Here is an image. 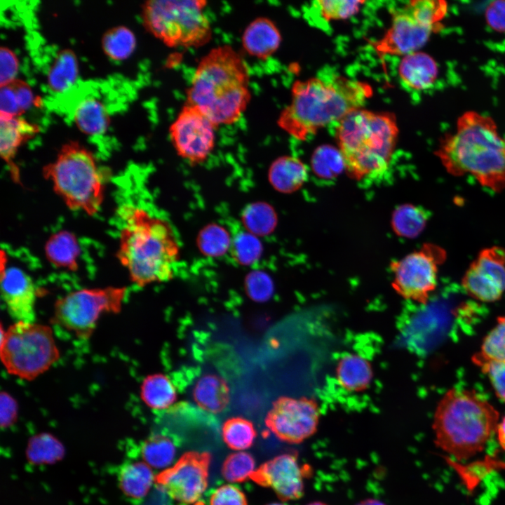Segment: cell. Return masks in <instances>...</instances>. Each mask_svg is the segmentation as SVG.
Masks as SVG:
<instances>
[{"mask_svg":"<svg viewBox=\"0 0 505 505\" xmlns=\"http://www.w3.org/2000/svg\"><path fill=\"white\" fill-rule=\"evenodd\" d=\"M117 258L130 281L143 287L173 278L180 263L179 236L170 222L148 203L128 201L117 211Z\"/></svg>","mask_w":505,"mask_h":505,"instance_id":"1","label":"cell"},{"mask_svg":"<svg viewBox=\"0 0 505 505\" xmlns=\"http://www.w3.org/2000/svg\"><path fill=\"white\" fill-rule=\"evenodd\" d=\"M434 154L448 174L469 175L494 192L505 190V137L490 116L473 110L462 114L455 131L443 134Z\"/></svg>","mask_w":505,"mask_h":505,"instance_id":"2","label":"cell"},{"mask_svg":"<svg viewBox=\"0 0 505 505\" xmlns=\"http://www.w3.org/2000/svg\"><path fill=\"white\" fill-rule=\"evenodd\" d=\"M372 94L368 83L339 75L297 80L277 124L294 138L304 141L319 129L361 108Z\"/></svg>","mask_w":505,"mask_h":505,"instance_id":"3","label":"cell"},{"mask_svg":"<svg viewBox=\"0 0 505 505\" xmlns=\"http://www.w3.org/2000/svg\"><path fill=\"white\" fill-rule=\"evenodd\" d=\"M186 93L216 126L235 123L251 99L248 67L231 46L215 47L198 62Z\"/></svg>","mask_w":505,"mask_h":505,"instance_id":"4","label":"cell"},{"mask_svg":"<svg viewBox=\"0 0 505 505\" xmlns=\"http://www.w3.org/2000/svg\"><path fill=\"white\" fill-rule=\"evenodd\" d=\"M399 129L392 112L358 108L338 122L335 137L349 175L359 182L381 179L389 169Z\"/></svg>","mask_w":505,"mask_h":505,"instance_id":"5","label":"cell"},{"mask_svg":"<svg viewBox=\"0 0 505 505\" xmlns=\"http://www.w3.org/2000/svg\"><path fill=\"white\" fill-rule=\"evenodd\" d=\"M499 412L469 390L451 389L438 402L432 428L436 445L457 460L483 451L499 424Z\"/></svg>","mask_w":505,"mask_h":505,"instance_id":"6","label":"cell"},{"mask_svg":"<svg viewBox=\"0 0 505 505\" xmlns=\"http://www.w3.org/2000/svg\"><path fill=\"white\" fill-rule=\"evenodd\" d=\"M46 180L72 210L89 216L100 209L105 197V177L93 154L77 141L64 144L55 159L43 168Z\"/></svg>","mask_w":505,"mask_h":505,"instance_id":"7","label":"cell"},{"mask_svg":"<svg viewBox=\"0 0 505 505\" xmlns=\"http://www.w3.org/2000/svg\"><path fill=\"white\" fill-rule=\"evenodd\" d=\"M204 0H149L141 6L144 28L173 48H198L212 37Z\"/></svg>","mask_w":505,"mask_h":505,"instance_id":"8","label":"cell"},{"mask_svg":"<svg viewBox=\"0 0 505 505\" xmlns=\"http://www.w3.org/2000/svg\"><path fill=\"white\" fill-rule=\"evenodd\" d=\"M0 351L7 372L27 380L48 370L60 357L52 329L35 322L18 321L1 330Z\"/></svg>","mask_w":505,"mask_h":505,"instance_id":"9","label":"cell"},{"mask_svg":"<svg viewBox=\"0 0 505 505\" xmlns=\"http://www.w3.org/2000/svg\"><path fill=\"white\" fill-rule=\"evenodd\" d=\"M127 289L125 287L83 288L58 299L53 323L82 339L89 338L104 313H119Z\"/></svg>","mask_w":505,"mask_h":505,"instance_id":"10","label":"cell"},{"mask_svg":"<svg viewBox=\"0 0 505 505\" xmlns=\"http://www.w3.org/2000/svg\"><path fill=\"white\" fill-rule=\"evenodd\" d=\"M447 259L445 250L434 243H424L419 250L393 261L391 286L403 298L426 304L436 289L439 267Z\"/></svg>","mask_w":505,"mask_h":505,"instance_id":"11","label":"cell"},{"mask_svg":"<svg viewBox=\"0 0 505 505\" xmlns=\"http://www.w3.org/2000/svg\"><path fill=\"white\" fill-rule=\"evenodd\" d=\"M320 409L309 398L281 396L273 403L265 418V424L279 440L299 444L317 431Z\"/></svg>","mask_w":505,"mask_h":505,"instance_id":"12","label":"cell"},{"mask_svg":"<svg viewBox=\"0 0 505 505\" xmlns=\"http://www.w3.org/2000/svg\"><path fill=\"white\" fill-rule=\"evenodd\" d=\"M217 127L198 108L185 102L169 127V136L181 158L198 163L213 151Z\"/></svg>","mask_w":505,"mask_h":505,"instance_id":"13","label":"cell"},{"mask_svg":"<svg viewBox=\"0 0 505 505\" xmlns=\"http://www.w3.org/2000/svg\"><path fill=\"white\" fill-rule=\"evenodd\" d=\"M211 456L208 452H188L155 478L173 499L184 504L196 501L208 485Z\"/></svg>","mask_w":505,"mask_h":505,"instance_id":"14","label":"cell"},{"mask_svg":"<svg viewBox=\"0 0 505 505\" xmlns=\"http://www.w3.org/2000/svg\"><path fill=\"white\" fill-rule=\"evenodd\" d=\"M468 295L483 302L499 299L505 292V248L491 246L482 249L462 278Z\"/></svg>","mask_w":505,"mask_h":505,"instance_id":"15","label":"cell"},{"mask_svg":"<svg viewBox=\"0 0 505 505\" xmlns=\"http://www.w3.org/2000/svg\"><path fill=\"white\" fill-rule=\"evenodd\" d=\"M307 471L296 454L285 453L264 462L251 478L260 485L272 488L283 501L295 500L304 494Z\"/></svg>","mask_w":505,"mask_h":505,"instance_id":"16","label":"cell"},{"mask_svg":"<svg viewBox=\"0 0 505 505\" xmlns=\"http://www.w3.org/2000/svg\"><path fill=\"white\" fill-rule=\"evenodd\" d=\"M435 33L418 20L406 5L393 13L390 27L383 36L372 43L379 55H406L418 51Z\"/></svg>","mask_w":505,"mask_h":505,"instance_id":"17","label":"cell"},{"mask_svg":"<svg viewBox=\"0 0 505 505\" xmlns=\"http://www.w3.org/2000/svg\"><path fill=\"white\" fill-rule=\"evenodd\" d=\"M0 260L1 297L9 314L17 322H34L36 291L32 278L21 267L10 265L3 250Z\"/></svg>","mask_w":505,"mask_h":505,"instance_id":"18","label":"cell"},{"mask_svg":"<svg viewBox=\"0 0 505 505\" xmlns=\"http://www.w3.org/2000/svg\"><path fill=\"white\" fill-rule=\"evenodd\" d=\"M39 132V127L20 116L0 115V154L13 181L20 182L14 159L19 148Z\"/></svg>","mask_w":505,"mask_h":505,"instance_id":"19","label":"cell"},{"mask_svg":"<svg viewBox=\"0 0 505 505\" xmlns=\"http://www.w3.org/2000/svg\"><path fill=\"white\" fill-rule=\"evenodd\" d=\"M281 34L276 24L269 18L259 17L245 29L241 42L245 51L250 56L267 60L278 49Z\"/></svg>","mask_w":505,"mask_h":505,"instance_id":"20","label":"cell"},{"mask_svg":"<svg viewBox=\"0 0 505 505\" xmlns=\"http://www.w3.org/2000/svg\"><path fill=\"white\" fill-rule=\"evenodd\" d=\"M398 70L402 82L415 90L431 88L438 75L436 61L430 55L419 50L403 56Z\"/></svg>","mask_w":505,"mask_h":505,"instance_id":"21","label":"cell"},{"mask_svg":"<svg viewBox=\"0 0 505 505\" xmlns=\"http://www.w3.org/2000/svg\"><path fill=\"white\" fill-rule=\"evenodd\" d=\"M196 404L213 414L222 412L230 401V389L226 380L215 372H204L196 380L191 391Z\"/></svg>","mask_w":505,"mask_h":505,"instance_id":"22","label":"cell"},{"mask_svg":"<svg viewBox=\"0 0 505 505\" xmlns=\"http://www.w3.org/2000/svg\"><path fill=\"white\" fill-rule=\"evenodd\" d=\"M72 119L77 128L90 137L104 135L110 125L107 105L93 95L86 96L76 104Z\"/></svg>","mask_w":505,"mask_h":505,"instance_id":"23","label":"cell"},{"mask_svg":"<svg viewBox=\"0 0 505 505\" xmlns=\"http://www.w3.org/2000/svg\"><path fill=\"white\" fill-rule=\"evenodd\" d=\"M119 486L133 503H140L147 495L154 480L150 466L143 462L127 460L117 471Z\"/></svg>","mask_w":505,"mask_h":505,"instance_id":"24","label":"cell"},{"mask_svg":"<svg viewBox=\"0 0 505 505\" xmlns=\"http://www.w3.org/2000/svg\"><path fill=\"white\" fill-rule=\"evenodd\" d=\"M81 248L76 236L70 231H58L48 238L45 255L55 267L75 271L79 269Z\"/></svg>","mask_w":505,"mask_h":505,"instance_id":"25","label":"cell"},{"mask_svg":"<svg viewBox=\"0 0 505 505\" xmlns=\"http://www.w3.org/2000/svg\"><path fill=\"white\" fill-rule=\"evenodd\" d=\"M373 370L370 363L357 354H345L337 363L336 378L345 390L361 392L370 384Z\"/></svg>","mask_w":505,"mask_h":505,"instance_id":"26","label":"cell"},{"mask_svg":"<svg viewBox=\"0 0 505 505\" xmlns=\"http://www.w3.org/2000/svg\"><path fill=\"white\" fill-rule=\"evenodd\" d=\"M79 62L70 48L59 50L46 74L47 86L53 93L62 94L70 90L79 78Z\"/></svg>","mask_w":505,"mask_h":505,"instance_id":"27","label":"cell"},{"mask_svg":"<svg viewBox=\"0 0 505 505\" xmlns=\"http://www.w3.org/2000/svg\"><path fill=\"white\" fill-rule=\"evenodd\" d=\"M269 174L275 188L287 193L299 189L308 177L306 166L298 158L291 156L277 159L272 163Z\"/></svg>","mask_w":505,"mask_h":505,"instance_id":"28","label":"cell"},{"mask_svg":"<svg viewBox=\"0 0 505 505\" xmlns=\"http://www.w3.org/2000/svg\"><path fill=\"white\" fill-rule=\"evenodd\" d=\"M144 403L155 411L170 408L177 399V391L171 379L166 375L156 373L147 376L140 386Z\"/></svg>","mask_w":505,"mask_h":505,"instance_id":"29","label":"cell"},{"mask_svg":"<svg viewBox=\"0 0 505 505\" xmlns=\"http://www.w3.org/2000/svg\"><path fill=\"white\" fill-rule=\"evenodd\" d=\"M35 101L32 88L22 80L16 79L0 86V115L20 116Z\"/></svg>","mask_w":505,"mask_h":505,"instance_id":"30","label":"cell"},{"mask_svg":"<svg viewBox=\"0 0 505 505\" xmlns=\"http://www.w3.org/2000/svg\"><path fill=\"white\" fill-rule=\"evenodd\" d=\"M429 219V213L426 210L421 206L405 203L393 211L391 226L398 236L412 238L424 231Z\"/></svg>","mask_w":505,"mask_h":505,"instance_id":"31","label":"cell"},{"mask_svg":"<svg viewBox=\"0 0 505 505\" xmlns=\"http://www.w3.org/2000/svg\"><path fill=\"white\" fill-rule=\"evenodd\" d=\"M140 453L144 462L155 469L170 466L176 454L174 440L164 433L152 434L141 445Z\"/></svg>","mask_w":505,"mask_h":505,"instance_id":"32","label":"cell"},{"mask_svg":"<svg viewBox=\"0 0 505 505\" xmlns=\"http://www.w3.org/2000/svg\"><path fill=\"white\" fill-rule=\"evenodd\" d=\"M136 45L135 34L123 25L108 29L101 39L103 52L114 61H123L128 58L135 51Z\"/></svg>","mask_w":505,"mask_h":505,"instance_id":"33","label":"cell"},{"mask_svg":"<svg viewBox=\"0 0 505 505\" xmlns=\"http://www.w3.org/2000/svg\"><path fill=\"white\" fill-rule=\"evenodd\" d=\"M472 361L478 367L490 361H505V316L497 318L496 325L483 339Z\"/></svg>","mask_w":505,"mask_h":505,"instance_id":"34","label":"cell"},{"mask_svg":"<svg viewBox=\"0 0 505 505\" xmlns=\"http://www.w3.org/2000/svg\"><path fill=\"white\" fill-rule=\"evenodd\" d=\"M311 165L314 173L326 180L336 178L345 169L339 149L331 145L317 147L312 154Z\"/></svg>","mask_w":505,"mask_h":505,"instance_id":"35","label":"cell"},{"mask_svg":"<svg viewBox=\"0 0 505 505\" xmlns=\"http://www.w3.org/2000/svg\"><path fill=\"white\" fill-rule=\"evenodd\" d=\"M224 443L231 449L243 450L251 447L257 432L253 424L241 417H234L227 419L222 427Z\"/></svg>","mask_w":505,"mask_h":505,"instance_id":"36","label":"cell"},{"mask_svg":"<svg viewBox=\"0 0 505 505\" xmlns=\"http://www.w3.org/2000/svg\"><path fill=\"white\" fill-rule=\"evenodd\" d=\"M406 6L418 20L431 27L435 33L443 29L441 22L447 14L448 8L445 1L412 0Z\"/></svg>","mask_w":505,"mask_h":505,"instance_id":"37","label":"cell"},{"mask_svg":"<svg viewBox=\"0 0 505 505\" xmlns=\"http://www.w3.org/2000/svg\"><path fill=\"white\" fill-rule=\"evenodd\" d=\"M255 471V459L251 454L245 452L229 454L222 467L223 477L231 483H241L251 478Z\"/></svg>","mask_w":505,"mask_h":505,"instance_id":"38","label":"cell"},{"mask_svg":"<svg viewBox=\"0 0 505 505\" xmlns=\"http://www.w3.org/2000/svg\"><path fill=\"white\" fill-rule=\"evenodd\" d=\"M320 15L327 21L344 20L351 18L359 12L364 1L348 0H318Z\"/></svg>","mask_w":505,"mask_h":505,"instance_id":"39","label":"cell"},{"mask_svg":"<svg viewBox=\"0 0 505 505\" xmlns=\"http://www.w3.org/2000/svg\"><path fill=\"white\" fill-rule=\"evenodd\" d=\"M210 505H247V499L238 487L232 485H224L212 493Z\"/></svg>","mask_w":505,"mask_h":505,"instance_id":"40","label":"cell"},{"mask_svg":"<svg viewBox=\"0 0 505 505\" xmlns=\"http://www.w3.org/2000/svg\"><path fill=\"white\" fill-rule=\"evenodd\" d=\"M499 399L505 403V361H490L480 366Z\"/></svg>","mask_w":505,"mask_h":505,"instance_id":"41","label":"cell"},{"mask_svg":"<svg viewBox=\"0 0 505 505\" xmlns=\"http://www.w3.org/2000/svg\"><path fill=\"white\" fill-rule=\"evenodd\" d=\"M19 62L15 53L6 46L0 48V86L16 79Z\"/></svg>","mask_w":505,"mask_h":505,"instance_id":"42","label":"cell"},{"mask_svg":"<svg viewBox=\"0 0 505 505\" xmlns=\"http://www.w3.org/2000/svg\"><path fill=\"white\" fill-rule=\"evenodd\" d=\"M485 18L492 29L505 33V0L490 2L486 7Z\"/></svg>","mask_w":505,"mask_h":505,"instance_id":"43","label":"cell"},{"mask_svg":"<svg viewBox=\"0 0 505 505\" xmlns=\"http://www.w3.org/2000/svg\"><path fill=\"white\" fill-rule=\"evenodd\" d=\"M202 247L209 253H217L225 249L227 244L224 232L217 228H210L204 231Z\"/></svg>","mask_w":505,"mask_h":505,"instance_id":"44","label":"cell"},{"mask_svg":"<svg viewBox=\"0 0 505 505\" xmlns=\"http://www.w3.org/2000/svg\"><path fill=\"white\" fill-rule=\"evenodd\" d=\"M248 291L253 299L257 301L266 299L271 292V285L268 280L260 276L252 277L248 282Z\"/></svg>","mask_w":505,"mask_h":505,"instance_id":"45","label":"cell"},{"mask_svg":"<svg viewBox=\"0 0 505 505\" xmlns=\"http://www.w3.org/2000/svg\"><path fill=\"white\" fill-rule=\"evenodd\" d=\"M1 413L2 424H8L16 415L17 403L7 392L1 393Z\"/></svg>","mask_w":505,"mask_h":505,"instance_id":"46","label":"cell"},{"mask_svg":"<svg viewBox=\"0 0 505 505\" xmlns=\"http://www.w3.org/2000/svg\"><path fill=\"white\" fill-rule=\"evenodd\" d=\"M238 255L243 261H250L257 255V244L249 236L241 237L236 243Z\"/></svg>","mask_w":505,"mask_h":505,"instance_id":"47","label":"cell"},{"mask_svg":"<svg viewBox=\"0 0 505 505\" xmlns=\"http://www.w3.org/2000/svg\"><path fill=\"white\" fill-rule=\"evenodd\" d=\"M495 432L497 433L499 444L501 447L505 450V416L497 424Z\"/></svg>","mask_w":505,"mask_h":505,"instance_id":"48","label":"cell"},{"mask_svg":"<svg viewBox=\"0 0 505 505\" xmlns=\"http://www.w3.org/2000/svg\"><path fill=\"white\" fill-rule=\"evenodd\" d=\"M356 505H386L383 501L377 499L369 498L360 501Z\"/></svg>","mask_w":505,"mask_h":505,"instance_id":"49","label":"cell"},{"mask_svg":"<svg viewBox=\"0 0 505 505\" xmlns=\"http://www.w3.org/2000/svg\"><path fill=\"white\" fill-rule=\"evenodd\" d=\"M307 505H328V504H327L326 503L323 502V501H315L310 502Z\"/></svg>","mask_w":505,"mask_h":505,"instance_id":"50","label":"cell"},{"mask_svg":"<svg viewBox=\"0 0 505 505\" xmlns=\"http://www.w3.org/2000/svg\"><path fill=\"white\" fill-rule=\"evenodd\" d=\"M267 505H288V504H284V503H281V502H273V503H270V504H267Z\"/></svg>","mask_w":505,"mask_h":505,"instance_id":"51","label":"cell"}]
</instances>
